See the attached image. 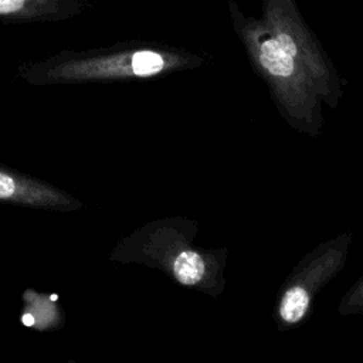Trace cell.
I'll return each mask as SVG.
<instances>
[{
    "label": "cell",
    "instance_id": "277c9868",
    "mask_svg": "<svg viewBox=\"0 0 363 363\" xmlns=\"http://www.w3.org/2000/svg\"><path fill=\"white\" fill-rule=\"evenodd\" d=\"M82 0H0V17L10 20L62 18L79 11Z\"/></svg>",
    "mask_w": 363,
    "mask_h": 363
},
{
    "label": "cell",
    "instance_id": "5b68a950",
    "mask_svg": "<svg viewBox=\"0 0 363 363\" xmlns=\"http://www.w3.org/2000/svg\"><path fill=\"white\" fill-rule=\"evenodd\" d=\"M172 272L182 285L194 286L206 278L208 267L201 254L193 250H184L173 258Z\"/></svg>",
    "mask_w": 363,
    "mask_h": 363
},
{
    "label": "cell",
    "instance_id": "6da1fadb",
    "mask_svg": "<svg viewBox=\"0 0 363 363\" xmlns=\"http://www.w3.org/2000/svg\"><path fill=\"white\" fill-rule=\"evenodd\" d=\"M233 28L242 43L254 68L264 77L281 106L301 128L312 132L318 126L319 95L303 67L286 52L264 21L247 16L235 0H227Z\"/></svg>",
    "mask_w": 363,
    "mask_h": 363
},
{
    "label": "cell",
    "instance_id": "52a82bcc",
    "mask_svg": "<svg viewBox=\"0 0 363 363\" xmlns=\"http://www.w3.org/2000/svg\"><path fill=\"white\" fill-rule=\"evenodd\" d=\"M346 306L362 308L363 306V279L356 285V288L349 294L346 299Z\"/></svg>",
    "mask_w": 363,
    "mask_h": 363
},
{
    "label": "cell",
    "instance_id": "7a4b0ae2",
    "mask_svg": "<svg viewBox=\"0 0 363 363\" xmlns=\"http://www.w3.org/2000/svg\"><path fill=\"white\" fill-rule=\"evenodd\" d=\"M261 20L278 44L306 71L316 92L328 101L339 94L335 68L305 23L296 0H261Z\"/></svg>",
    "mask_w": 363,
    "mask_h": 363
},
{
    "label": "cell",
    "instance_id": "3957f363",
    "mask_svg": "<svg viewBox=\"0 0 363 363\" xmlns=\"http://www.w3.org/2000/svg\"><path fill=\"white\" fill-rule=\"evenodd\" d=\"M199 62L200 58L180 50L167 47H136L65 62L60 69L64 74L69 72L72 75L153 77Z\"/></svg>",
    "mask_w": 363,
    "mask_h": 363
},
{
    "label": "cell",
    "instance_id": "8992f818",
    "mask_svg": "<svg viewBox=\"0 0 363 363\" xmlns=\"http://www.w3.org/2000/svg\"><path fill=\"white\" fill-rule=\"evenodd\" d=\"M16 191H17L16 182L10 176L0 173V199H10L16 194Z\"/></svg>",
    "mask_w": 363,
    "mask_h": 363
}]
</instances>
